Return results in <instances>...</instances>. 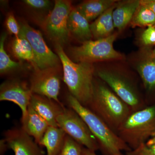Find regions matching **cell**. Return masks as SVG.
<instances>
[{
  "mask_svg": "<svg viewBox=\"0 0 155 155\" xmlns=\"http://www.w3.org/2000/svg\"><path fill=\"white\" fill-rule=\"evenodd\" d=\"M63 68V80L71 95L87 107L93 94L94 68L92 63H75L64 52L63 47L55 45Z\"/></svg>",
  "mask_w": 155,
  "mask_h": 155,
  "instance_id": "cell-1",
  "label": "cell"
},
{
  "mask_svg": "<svg viewBox=\"0 0 155 155\" xmlns=\"http://www.w3.org/2000/svg\"><path fill=\"white\" fill-rule=\"evenodd\" d=\"M69 107L84 120L96 139L99 149L105 155H122V150L131 149L104 121L70 94L67 98Z\"/></svg>",
  "mask_w": 155,
  "mask_h": 155,
  "instance_id": "cell-2",
  "label": "cell"
},
{
  "mask_svg": "<svg viewBox=\"0 0 155 155\" xmlns=\"http://www.w3.org/2000/svg\"><path fill=\"white\" fill-rule=\"evenodd\" d=\"M100 117L114 132L132 111L124 102L104 84L94 81L93 94L87 107Z\"/></svg>",
  "mask_w": 155,
  "mask_h": 155,
  "instance_id": "cell-3",
  "label": "cell"
},
{
  "mask_svg": "<svg viewBox=\"0 0 155 155\" xmlns=\"http://www.w3.org/2000/svg\"><path fill=\"white\" fill-rule=\"evenodd\" d=\"M155 133V105L133 112L126 118L116 134L134 150Z\"/></svg>",
  "mask_w": 155,
  "mask_h": 155,
  "instance_id": "cell-4",
  "label": "cell"
},
{
  "mask_svg": "<svg viewBox=\"0 0 155 155\" xmlns=\"http://www.w3.org/2000/svg\"><path fill=\"white\" fill-rule=\"evenodd\" d=\"M113 34L106 38L89 40L82 43L79 46L72 47L69 50L71 60L75 63H92L97 61L121 60L122 54L114 47V42L117 37Z\"/></svg>",
  "mask_w": 155,
  "mask_h": 155,
  "instance_id": "cell-5",
  "label": "cell"
},
{
  "mask_svg": "<svg viewBox=\"0 0 155 155\" xmlns=\"http://www.w3.org/2000/svg\"><path fill=\"white\" fill-rule=\"evenodd\" d=\"M72 9L71 2L56 0L54 8L42 23L44 30L55 45L63 47L69 40L68 18Z\"/></svg>",
  "mask_w": 155,
  "mask_h": 155,
  "instance_id": "cell-6",
  "label": "cell"
},
{
  "mask_svg": "<svg viewBox=\"0 0 155 155\" xmlns=\"http://www.w3.org/2000/svg\"><path fill=\"white\" fill-rule=\"evenodd\" d=\"M57 121L58 127L82 146L94 152L99 149L96 139L86 123L72 108H64Z\"/></svg>",
  "mask_w": 155,
  "mask_h": 155,
  "instance_id": "cell-7",
  "label": "cell"
},
{
  "mask_svg": "<svg viewBox=\"0 0 155 155\" xmlns=\"http://www.w3.org/2000/svg\"><path fill=\"white\" fill-rule=\"evenodd\" d=\"M97 75L110 87L124 102L130 107L132 112L145 108L143 101L134 84L125 75L107 70H100Z\"/></svg>",
  "mask_w": 155,
  "mask_h": 155,
  "instance_id": "cell-8",
  "label": "cell"
},
{
  "mask_svg": "<svg viewBox=\"0 0 155 155\" xmlns=\"http://www.w3.org/2000/svg\"><path fill=\"white\" fill-rule=\"evenodd\" d=\"M20 32L27 39L33 50L36 69L58 68L60 62L58 54L53 53L46 44L40 31L26 22H20Z\"/></svg>",
  "mask_w": 155,
  "mask_h": 155,
  "instance_id": "cell-9",
  "label": "cell"
},
{
  "mask_svg": "<svg viewBox=\"0 0 155 155\" xmlns=\"http://www.w3.org/2000/svg\"><path fill=\"white\" fill-rule=\"evenodd\" d=\"M61 76L58 68L34 70L30 79L32 93L46 97L62 104L59 100Z\"/></svg>",
  "mask_w": 155,
  "mask_h": 155,
  "instance_id": "cell-10",
  "label": "cell"
},
{
  "mask_svg": "<svg viewBox=\"0 0 155 155\" xmlns=\"http://www.w3.org/2000/svg\"><path fill=\"white\" fill-rule=\"evenodd\" d=\"M32 93L30 85L18 78L4 81L0 86V101L16 104L22 111V118L27 114Z\"/></svg>",
  "mask_w": 155,
  "mask_h": 155,
  "instance_id": "cell-11",
  "label": "cell"
},
{
  "mask_svg": "<svg viewBox=\"0 0 155 155\" xmlns=\"http://www.w3.org/2000/svg\"><path fill=\"white\" fill-rule=\"evenodd\" d=\"M4 140L8 149L15 155H45V152L33 137L27 134L22 127H14L6 130Z\"/></svg>",
  "mask_w": 155,
  "mask_h": 155,
  "instance_id": "cell-12",
  "label": "cell"
},
{
  "mask_svg": "<svg viewBox=\"0 0 155 155\" xmlns=\"http://www.w3.org/2000/svg\"><path fill=\"white\" fill-rule=\"evenodd\" d=\"M50 126L58 127L57 118L64 111L63 104L46 97L33 94L29 105Z\"/></svg>",
  "mask_w": 155,
  "mask_h": 155,
  "instance_id": "cell-13",
  "label": "cell"
},
{
  "mask_svg": "<svg viewBox=\"0 0 155 155\" xmlns=\"http://www.w3.org/2000/svg\"><path fill=\"white\" fill-rule=\"evenodd\" d=\"M21 127L39 145L49 125L30 105L27 114L21 119Z\"/></svg>",
  "mask_w": 155,
  "mask_h": 155,
  "instance_id": "cell-14",
  "label": "cell"
},
{
  "mask_svg": "<svg viewBox=\"0 0 155 155\" xmlns=\"http://www.w3.org/2000/svg\"><path fill=\"white\" fill-rule=\"evenodd\" d=\"M88 22L77 9L72 8L68 18V27L70 35L82 43L91 40L93 35Z\"/></svg>",
  "mask_w": 155,
  "mask_h": 155,
  "instance_id": "cell-15",
  "label": "cell"
},
{
  "mask_svg": "<svg viewBox=\"0 0 155 155\" xmlns=\"http://www.w3.org/2000/svg\"><path fill=\"white\" fill-rule=\"evenodd\" d=\"M140 4V1L138 0L125 1L117 4L113 12L115 28L121 31L130 24Z\"/></svg>",
  "mask_w": 155,
  "mask_h": 155,
  "instance_id": "cell-16",
  "label": "cell"
},
{
  "mask_svg": "<svg viewBox=\"0 0 155 155\" xmlns=\"http://www.w3.org/2000/svg\"><path fill=\"white\" fill-rule=\"evenodd\" d=\"M116 5L108 9L91 24L92 34L95 40L106 38L113 34L115 28L113 12Z\"/></svg>",
  "mask_w": 155,
  "mask_h": 155,
  "instance_id": "cell-17",
  "label": "cell"
},
{
  "mask_svg": "<svg viewBox=\"0 0 155 155\" xmlns=\"http://www.w3.org/2000/svg\"><path fill=\"white\" fill-rule=\"evenodd\" d=\"M116 4L115 0H89L81 3L75 8L89 22L97 19Z\"/></svg>",
  "mask_w": 155,
  "mask_h": 155,
  "instance_id": "cell-18",
  "label": "cell"
},
{
  "mask_svg": "<svg viewBox=\"0 0 155 155\" xmlns=\"http://www.w3.org/2000/svg\"><path fill=\"white\" fill-rule=\"evenodd\" d=\"M66 135L60 127L49 126L39 146L46 148L47 155H58L64 145Z\"/></svg>",
  "mask_w": 155,
  "mask_h": 155,
  "instance_id": "cell-19",
  "label": "cell"
},
{
  "mask_svg": "<svg viewBox=\"0 0 155 155\" xmlns=\"http://www.w3.org/2000/svg\"><path fill=\"white\" fill-rule=\"evenodd\" d=\"M11 48L12 53L16 58L30 62L34 70L36 69L33 50L29 42L23 35L20 33L18 37L14 38Z\"/></svg>",
  "mask_w": 155,
  "mask_h": 155,
  "instance_id": "cell-20",
  "label": "cell"
},
{
  "mask_svg": "<svg viewBox=\"0 0 155 155\" xmlns=\"http://www.w3.org/2000/svg\"><path fill=\"white\" fill-rule=\"evenodd\" d=\"M145 88L148 91L155 89V58H149L140 61L137 67Z\"/></svg>",
  "mask_w": 155,
  "mask_h": 155,
  "instance_id": "cell-21",
  "label": "cell"
},
{
  "mask_svg": "<svg viewBox=\"0 0 155 155\" xmlns=\"http://www.w3.org/2000/svg\"><path fill=\"white\" fill-rule=\"evenodd\" d=\"M7 35V33L4 32L0 38V73L2 75L15 72L22 67L21 63L11 60L5 49L4 46Z\"/></svg>",
  "mask_w": 155,
  "mask_h": 155,
  "instance_id": "cell-22",
  "label": "cell"
},
{
  "mask_svg": "<svg viewBox=\"0 0 155 155\" xmlns=\"http://www.w3.org/2000/svg\"><path fill=\"white\" fill-rule=\"evenodd\" d=\"M130 24L133 27L155 26V14L148 7L140 3Z\"/></svg>",
  "mask_w": 155,
  "mask_h": 155,
  "instance_id": "cell-23",
  "label": "cell"
},
{
  "mask_svg": "<svg viewBox=\"0 0 155 155\" xmlns=\"http://www.w3.org/2000/svg\"><path fill=\"white\" fill-rule=\"evenodd\" d=\"M83 147L68 135H66L64 144L58 155H81Z\"/></svg>",
  "mask_w": 155,
  "mask_h": 155,
  "instance_id": "cell-24",
  "label": "cell"
},
{
  "mask_svg": "<svg viewBox=\"0 0 155 155\" xmlns=\"http://www.w3.org/2000/svg\"><path fill=\"white\" fill-rule=\"evenodd\" d=\"M127 155H155V133L137 149L127 152Z\"/></svg>",
  "mask_w": 155,
  "mask_h": 155,
  "instance_id": "cell-25",
  "label": "cell"
},
{
  "mask_svg": "<svg viewBox=\"0 0 155 155\" xmlns=\"http://www.w3.org/2000/svg\"><path fill=\"white\" fill-rule=\"evenodd\" d=\"M23 2L31 11L36 12L48 11L51 5L48 0H24Z\"/></svg>",
  "mask_w": 155,
  "mask_h": 155,
  "instance_id": "cell-26",
  "label": "cell"
},
{
  "mask_svg": "<svg viewBox=\"0 0 155 155\" xmlns=\"http://www.w3.org/2000/svg\"><path fill=\"white\" fill-rule=\"evenodd\" d=\"M5 25L9 33L14 35L15 37H18L19 36L20 32V24L17 22L13 13H9L7 15Z\"/></svg>",
  "mask_w": 155,
  "mask_h": 155,
  "instance_id": "cell-27",
  "label": "cell"
},
{
  "mask_svg": "<svg viewBox=\"0 0 155 155\" xmlns=\"http://www.w3.org/2000/svg\"><path fill=\"white\" fill-rule=\"evenodd\" d=\"M141 41L144 45H155V26H148L142 33Z\"/></svg>",
  "mask_w": 155,
  "mask_h": 155,
  "instance_id": "cell-28",
  "label": "cell"
},
{
  "mask_svg": "<svg viewBox=\"0 0 155 155\" xmlns=\"http://www.w3.org/2000/svg\"><path fill=\"white\" fill-rule=\"evenodd\" d=\"M140 2L148 7L155 14V0H141Z\"/></svg>",
  "mask_w": 155,
  "mask_h": 155,
  "instance_id": "cell-29",
  "label": "cell"
},
{
  "mask_svg": "<svg viewBox=\"0 0 155 155\" xmlns=\"http://www.w3.org/2000/svg\"><path fill=\"white\" fill-rule=\"evenodd\" d=\"M81 155H97V154L94 151L89 150L88 149L83 147Z\"/></svg>",
  "mask_w": 155,
  "mask_h": 155,
  "instance_id": "cell-30",
  "label": "cell"
},
{
  "mask_svg": "<svg viewBox=\"0 0 155 155\" xmlns=\"http://www.w3.org/2000/svg\"><path fill=\"white\" fill-rule=\"evenodd\" d=\"M151 57H153V58H155V47L154 49L153 50V51L152 52L151 54Z\"/></svg>",
  "mask_w": 155,
  "mask_h": 155,
  "instance_id": "cell-31",
  "label": "cell"
}]
</instances>
